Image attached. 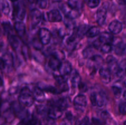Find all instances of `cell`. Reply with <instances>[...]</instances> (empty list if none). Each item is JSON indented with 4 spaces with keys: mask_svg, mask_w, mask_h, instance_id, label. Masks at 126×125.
<instances>
[{
    "mask_svg": "<svg viewBox=\"0 0 126 125\" xmlns=\"http://www.w3.org/2000/svg\"><path fill=\"white\" fill-rule=\"evenodd\" d=\"M47 15L48 21L50 22H59L62 20L61 13L57 9H53L49 11Z\"/></svg>",
    "mask_w": 126,
    "mask_h": 125,
    "instance_id": "15",
    "label": "cell"
},
{
    "mask_svg": "<svg viewBox=\"0 0 126 125\" xmlns=\"http://www.w3.org/2000/svg\"><path fill=\"white\" fill-rule=\"evenodd\" d=\"M9 41L11 46L14 50H16L20 47V39L14 34H11L9 36Z\"/></svg>",
    "mask_w": 126,
    "mask_h": 125,
    "instance_id": "26",
    "label": "cell"
},
{
    "mask_svg": "<svg viewBox=\"0 0 126 125\" xmlns=\"http://www.w3.org/2000/svg\"><path fill=\"white\" fill-rule=\"evenodd\" d=\"M54 1H57V2H59V1H62V0H54Z\"/></svg>",
    "mask_w": 126,
    "mask_h": 125,
    "instance_id": "47",
    "label": "cell"
},
{
    "mask_svg": "<svg viewBox=\"0 0 126 125\" xmlns=\"http://www.w3.org/2000/svg\"></svg>",
    "mask_w": 126,
    "mask_h": 125,
    "instance_id": "50",
    "label": "cell"
},
{
    "mask_svg": "<svg viewBox=\"0 0 126 125\" xmlns=\"http://www.w3.org/2000/svg\"><path fill=\"white\" fill-rule=\"evenodd\" d=\"M86 3L91 8H95L99 5L100 0H86Z\"/></svg>",
    "mask_w": 126,
    "mask_h": 125,
    "instance_id": "36",
    "label": "cell"
},
{
    "mask_svg": "<svg viewBox=\"0 0 126 125\" xmlns=\"http://www.w3.org/2000/svg\"><path fill=\"white\" fill-rule=\"evenodd\" d=\"M55 105L60 107L62 110H65L69 106V102L66 98H61L54 103Z\"/></svg>",
    "mask_w": 126,
    "mask_h": 125,
    "instance_id": "27",
    "label": "cell"
},
{
    "mask_svg": "<svg viewBox=\"0 0 126 125\" xmlns=\"http://www.w3.org/2000/svg\"><path fill=\"white\" fill-rule=\"evenodd\" d=\"M20 125H39V122L35 116H30L29 115L25 118L22 120Z\"/></svg>",
    "mask_w": 126,
    "mask_h": 125,
    "instance_id": "24",
    "label": "cell"
},
{
    "mask_svg": "<svg viewBox=\"0 0 126 125\" xmlns=\"http://www.w3.org/2000/svg\"><path fill=\"white\" fill-rule=\"evenodd\" d=\"M60 9L63 12V13L65 14L66 18H70V19H75L78 17L79 15V12L76 10L73 9L71 7L68 6V4H63L60 6Z\"/></svg>",
    "mask_w": 126,
    "mask_h": 125,
    "instance_id": "4",
    "label": "cell"
},
{
    "mask_svg": "<svg viewBox=\"0 0 126 125\" xmlns=\"http://www.w3.org/2000/svg\"><path fill=\"white\" fill-rule=\"evenodd\" d=\"M71 83L73 88H77L81 83V78L77 71H75L71 73Z\"/></svg>",
    "mask_w": 126,
    "mask_h": 125,
    "instance_id": "21",
    "label": "cell"
},
{
    "mask_svg": "<svg viewBox=\"0 0 126 125\" xmlns=\"http://www.w3.org/2000/svg\"><path fill=\"white\" fill-rule=\"evenodd\" d=\"M63 114V110H62L60 107L57 106L54 104H53L49 108L48 110L47 115L49 118L52 120H57L61 117Z\"/></svg>",
    "mask_w": 126,
    "mask_h": 125,
    "instance_id": "9",
    "label": "cell"
},
{
    "mask_svg": "<svg viewBox=\"0 0 126 125\" xmlns=\"http://www.w3.org/2000/svg\"><path fill=\"white\" fill-rule=\"evenodd\" d=\"M74 107L78 111L83 112L87 106V99L82 94L76 96L73 100Z\"/></svg>",
    "mask_w": 126,
    "mask_h": 125,
    "instance_id": "5",
    "label": "cell"
},
{
    "mask_svg": "<svg viewBox=\"0 0 126 125\" xmlns=\"http://www.w3.org/2000/svg\"><path fill=\"white\" fill-rule=\"evenodd\" d=\"M71 71H72V67H71V64L68 61H66L62 63L58 72H59V74L65 77L71 73Z\"/></svg>",
    "mask_w": 126,
    "mask_h": 125,
    "instance_id": "18",
    "label": "cell"
},
{
    "mask_svg": "<svg viewBox=\"0 0 126 125\" xmlns=\"http://www.w3.org/2000/svg\"><path fill=\"white\" fill-rule=\"evenodd\" d=\"M39 40L43 45H47L52 38V34L50 31L45 28H41L39 30Z\"/></svg>",
    "mask_w": 126,
    "mask_h": 125,
    "instance_id": "8",
    "label": "cell"
},
{
    "mask_svg": "<svg viewBox=\"0 0 126 125\" xmlns=\"http://www.w3.org/2000/svg\"><path fill=\"white\" fill-rule=\"evenodd\" d=\"M1 68L4 71H9L12 68L13 64V58L10 53H6L1 57Z\"/></svg>",
    "mask_w": 126,
    "mask_h": 125,
    "instance_id": "6",
    "label": "cell"
},
{
    "mask_svg": "<svg viewBox=\"0 0 126 125\" xmlns=\"http://www.w3.org/2000/svg\"><path fill=\"white\" fill-rule=\"evenodd\" d=\"M11 1H17V0H11Z\"/></svg>",
    "mask_w": 126,
    "mask_h": 125,
    "instance_id": "48",
    "label": "cell"
},
{
    "mask_svg": "<svg viewBox=\"0 0 126 125\" xmlns=\"http://www.w3.org/2000/svg\"><path fill=\"white\" fill-rule=\"evenodd\" d=\"M112 91H113L114 96L116 98H119L121 95L122 89L120 87H117V86H113L112 87Z\"/></svg>",
    "mask_w": 126,
    "mask_h": 125,
    "instance_id": "34",
    "label": "cell"
},
{
    "mask_svg": "<svg viewBox=\"0 0 126 125\" xmlns=\"http://www.w3.org/2000/svg\"><path fill=\"white\" fill-rule=\"evenodd\" d=\"M90 125L89 122L88 118H87V117L85 118L84 119L83 121H82V125Z\"/></svg>",
    "mask_w": 126,
    "mask_h": 125,
    "instance_id": "42",
    "label": "cell"
},
{
    "mask_svg": "<svg viewBox=\"0 0 126 125\" xmlns=\"http://www.w3.org/2000/svg\"><path fill=\"white\" fill-rule=\"evenodd\" d=\"M92 50H91V48L89 47V49H86V50L83 51V55L85 57L87 58L88 57V56H89V55H91V54H92Z\"/></svg>",
    "mask_w": 126,
    "mask_h": 125,
    "instance_id": "41",
    "label": "cell"
},
{
    "mask_svg": "<svg viewBox=\"0 0 126 125\" xmlns=\"http://www.w3.org/2000/svg\"><path fill=\"white\" fill-rule=\"evenodd\" d=\"M100 34V29L97 26H93L87 29L86 34L88 38H94Z\"/></svg>",
    "mask_w": 126,
    "mask_h": 125,
    "instance_id": "28",
    "label": "cell"
},
{
    "mask_svg": "<svg viewBox=\"0 0 126 125\" xmlns=\"http://www.w3.org/2000/svg\"><path fill=\"white\" fill-rule=\"evenodd\" d=\"M14 28L16 33L18 35V36L23 38L25 35V26L23 23L20 22H16L14 25Z\"/></svg>",
    "mask_w": 126,
    "mask_h": 125,
    "instance_id": "25",
    "label": "cell"
},
{
    "mask_svg": "<svg viewBox=\"0 0 126 125\" xmlns=\"http://www.w3.org/2000/svg\"><path fill=\"white\" fill-rule=\"evenodd\" d=\"M68 4L71 8L79 12L84 7V2L82 0H68Z\"/></svg>",
    "mask_w": 126,
    "mask_h": 125,
    "instance_id": "22",
    "label": "cell"
},
{
    "mask_svg": "<svg viewBox=\"0 0 126 125\" xmlns=\"http://www.w3.org/2000/svg\"><path fill=\"white\" fill-rule=\"evenodd\" d=\"M28 1H29L30 3H33V2H34V1H36V0H28Z\"/></svg>",
    "mask_w": 126,
    "mask_h": 125,
    "instance_id": "45",
    "label": "cell"
},
{
    "mask_svg": "<svg viewBox=\"0 0 126 125\" xmlns=\"http://www.w3.org/2000/svg\"><path fill=\"white\" fill-rule=\"evenodd\" d=\"M103 63V59L100 55H94L91 57L90 59L89 62V65L90 67L92 68H97L102 66Z\"/></svg>",
    "mask_w": 126,
    "mask_h": 125,
    "instance_id": "17",
    "label": "cell"
},
{
    "mask_svg": "<svg viewBox=\"0 0 126 125\" xmlns=\"http://www.w3.org/2000/svg\"><path fill=\"white\" fill-rule=\"evenodd\" d=\"M34 98L33 92L27 87L22 88L20 92L18 101L25 107H31L34 102Z\"/></svg>",
    "mask_w": 126,
    "mask_h": 125,
    "instance_id": "1",
    "label": "cell"
},
{
    "mask_svg": "<svg viewBox=\"0 0 126 125\" xmlns=\"http://www.w3.org/2000/svg\"><path fill=\"white\" fill-rule=\"evenodd\" d=\"M76 38L75 36L72 35L71 36L69 37L67 39H66V44H67L68 47H74L76 43Z\"/></svg>",
    "mask_w": 126,
    "mask_h": 125,
    "instance_id": "32",
    "label": "cell"
},
{
    "mask_svg": "<svg viewBox=\"0 0 126 125\" xmlns=\"http://www.w3.org/2000/svg\"><path fill=\"white\" fill-rule=\"evenodd\" d=\"M117 1H118V3L120 4H126V0H117Z\"/></svg>",
    "mask_w": 126,
    "mask_h": 125,
    "instance_id": "43",
    "label": "cell"
},
{
    "mask_svg": "<svg viewBox=\"0 0 126 125\" xmlns=\"http://www.w3.org/2000/svg\"><path fill=\"white\" fill-rule=\"evenodd\" d=\"M11 108L14 115L22 120L25 118L29 115L27 110L25 109L24 107L22 106V104H20V102L14 101L12 102Z\"/></svg>",
    "mask_w": 126,
    "mask_h": 125,
    "instance_id": "2",
    "label": "cell"
},
{
    "mask_svg": "<svg viewBox=\"0 0 126 125\" xmlns=\"http://www.w3.org/2000/svg\"><path fill=\"white\" fill-rule=\"evenodd\" d=\"M124 125H126V121L124 122Z\"/></svg>",
    "mask_w": 126,
    "mask_h": 125,
    "instance_id": "49",
    "label": "cell"
},
{
    "mask_svg": "<svg viewBox=\"0 0 126 125\" xmlns=\"http://www.w3.org/2000/svg\"><path fill=\"white\" fill-rule=\"evenodd\" d=\"M1 8L2 13L4 15H8L9 13L10 6L7 0H1Z\"/></svg>",
    "mask_w": 126,
    "mask_h": 125,
    "instance_id": "29",
    "label": "cell"
},
{
    "mask_svg": "<svg viewBox=\"0 0 126 125\" xmlns=\"http://www.w3.org/2000/svg\"><path fill=\"white\" fill-rule=\"evenodd\" d=\"M32 25L33 27L39 25L42 19V14L39 10L34 9L31 12Z\"/></svg>",
    "mask_w": 126,
    "mask_h": 125,
    "instance_id": "13",
    "label": "cell"
},
{
    "mask_svg": "<svg viewBox=\"0 0 126 125\" xmlns=\"http://www.w3.org/2000/svg\"><path fill=\"white\" fill-rule=\"evenodd\" d=\"M37 3L39 8L44 9L46 8L47 5V0H37Z\"/></svg>",
    "mask_w": 126,
    "mask_h": 125,
    "instance_id": "38",
    "label": "cell"
},
{
    "mask_svg": "<svg viewBox=\"0 0 126 125\" xmlns=\"http://www.w3.org/2000/svg\"><path fill=\"white\" fill-rule=\"evenodd\" d=\"M107 62L108 65V69L110 70L111 72H113L116 74L119 72L120 68L118 61L114 57L111 55L108 56L107 58Z\"/></svg>",
    "mask_w": 126,
    "mask_h": 125,
    "instance_id": "10",
    "label": "cell"
},
{
    "mask_svg": "<svg viewBox=\"0 0 126 125\" xmlns=\"http://www.w3.org/2000/svg\"><path fill=\"white\" fill-rule=\"evenodd\" d=\"M107 6L103 5L100 7L97 12L96 14V19L98 25L102 26L105 23L106 18H107Z\"/></svg>",
    "mask_w": 126,
    "mask_h": 125,
    "instance_id": "7",
    "label": "cell"
},
{
    "mask_svg": "<svg viewBox=\"0 0 126 125\" xmlns=\"http://www.w3.org/2000/svg\"><path fill=\"white\" fill-rule=\"evenodd\" d=\"M99 40H100L102 44H111L114 42V37L111 34L108 33H102L100 36Z\"/></svg>",
    "mask_w": 126,
    "mask_h": 125,
    "instance_id": "23",
    "label": "cell"
},
{
    "mask_svg": "<svg viewBox=\"0 0 126 125\" xmlns=\"http://www.w3.org/2000/svg\"><path fill=\"white\" fill-rule=\"evenodd\" d=\"M114 52L116 55L123 56L126 55V44L122 41L117 42L114 44Z\"/></svg>",
    "mask_w": 126,
    "mask_h": 125,
    "instance_id": "19",
    "label": "cell"
},
{
    "mask_svg": "<svg viewBox=\"0 0 126 125\" xmlns=\"http://www.w3.org/2000/svg\"><path fill=\"white\" fill-rule=\"evenodd\" d=\"M72 115L71 113H67L65 119L63 120L60 125H72Z\"/></svg>",
    "mask_w": 126,
    "mask_h": 125,
    "instance_id": "31",
    "label": "cell"
},
{
    "mask_svg": "<svg viewBox=\"0 0 126 125\" xmlns=\"http://www.w3.org/2000/svg\"><path fill=\"white\" fill-rule=\"evenodd\" d=\"M48 64H49V67L53 71H58L60 69V67L62 64V62H61V60L58 58L57 57H56L54 55H52L49 58Z\"/></svg>",
    "mask_w": 126,
    "mask_h": 125,
    "instance_id": "14",
    "label": "cell"
},
{
    "mask_svg": "<svg viewBox=\"0 0 126 125\" xmlns=\"http://www.w3.org/2000/svg\"><path fill=\"white\" fill-rule=\"evenodd\" d=\"M124 87L126 88V80H125L124 81Z\"/></svg>",
    "mask_w": 126,
    "mask_h": 125,
    "instance_id": "46",
    "label": "cell"
},
{
    "mask_svg": "<svg viewBox=\"0 0 126 125\" xmlns=\"http://www.w3.org/2000/svg\"><path fill=\"white\" fill-rule=\"evenodd\" d=\"M108 28L112 34H119L123 29V25L118 20H113L110 23Z\"/></svg>",
    "mask_w": 126,
    "mask_h": 125,
    "instance_id": "16",
    "label": "cell"
},
{
    "mask_svg": "<svg viewBox=\"0 0 126 125\" xmlns=\"http://www.w3.org/2000/svg\"><path fill=\"white\" fill-rule=\"evenodd\" d=\"M14 15L18 19L23 20L25 16V8L19 2L14 5Z\"/></svg>",
    "mask_w": 126,
    "mask_h": 125,
    "instance_id": "11",
    "label": "cell"
},
{
    "mask_svg": "<svg viewBox=\"0 0 126 125\" xmlns=\"http://www.w3.org/2000/svg\"><path fill=\"white\" fill-rule=\"evenodd\" d=\"M111 71L108 68H105L102 67L100 69L99 74L101 80L103 82V83L107 84L110 82L111 80Z\"/></svg>",
    "mask_w": 126,
    "mask_h": 125,
    "instance_id": "12",
    "label": "cell"
},
{
    "mask_svg": "<svg viewBox=\"0 0 126 125\" xmlns=\"http://www.w3.org/2000/svg\"><path fill=\"white\" fill-rule=\"evenodd\" d=\"M43 44H42V42H41V40H34V41L33 42V45L35 49L39 50L42 48V45Z\"/></svg>",
    "mask_w": 126,
    "mask_h": 125,
    "instance_id": "39",
    "label": "cell"
},
{
    "mask_svg": "<svg viewBox=\"0 0 126 125\" xmlns=\"http://www.w3.org/2000/svg\"><path fill=\"white\" fill-rule=\"evenodd\" d=\"M41 89H43V91L50 92V93H53V94H58V93H60V91L59 90V89L56 88L55 87H54L53 86L44 85Z\"/></svg>",
    "mask_w": 126,
    "mask_h": 125,
    "instance_id": "30",
    "label": "cell"
},
{
    "mask_svg": "<svg viewBox=\"0 0 126 125\" xmlns=\"http://www.w3.org/2000/svg\"><path fill=\"white\" fill-rule=\"evenodd\" d=\"M28 49L27 46H23L22 48V52L23 55L25 58H27L28 56Z\"/></svg>",
    "mask_w": 126,
    "mask_h": 125,
    "instance_id": "40",
    "label": "cell"
},
{
    "mask_svg": "<svg viewBox=\"0 0 126 125\" xmlns=\"http://www.w3.org/2000/svg\"><path fill=\"white\" fill-rule=\"evenodd\" d=\"M123 97H124V99L126 100V91H125L124 93V94H123Z\"/></svg>",
    "mask_w": 126,
    "mask_h": 125,
    "instance_id": "44",
    "label": "cell"
},
{
    "mask_svg": "<svg viewBox=\"0 0 126 125\" xmlns=\"http://www.w3.org/2000/svg\"><path fill=\"white\" fill-rule=\"evenodd\" d=\"M91 103L94 106L102 107L105 104V97L102 93H92L90 97Z\"/></svg>",
    "mask_w": 126,
    "mask_h": 125,
    "instance_id": "3",
    "label": "cell"
},
{
    "mask_svg": "<svg viewBox=\"0 0 126 125\" xmlns=\"http://www.w3.org/2000/svg\"><path fill=\"white\" fill-rule=\"evenodd\" d=\"M119 110L122 115H126V102H123L119 104Z\"/></svg>",
    "mask_w": 126,
    "mask_h": 125,
    "instance_id": "37",
    "label": "cell"
},
{
    "mask_svg": "<svg viewBox=\"0 0 126 125\" xmlns=\"http://www.w3.org/2000/svg\"><path fill=\"white\" fill-rule=\"evenodd\" d=\"M33 94L34 96V99L36 101L42 102L45 99V94L43 90L39 87H34L33 90Z\"/></svg>",
    "mask_w": 126,
    "mask_h": 125,
    "instance_id": "20",
    "label": "cell"
},
{
    "mask_svg": "<svg viewBox=\"0 0 126 125\" xmlns=\"http://www.w3.org/2000/svg\"><path fill=\"white\" fill-rule=\"evenodd\" d=\"M101 51L105 53H110L112 50V45L111 44H103L101 46Z\"/></svg>",
    "mask_w": 126,
    "mask_h": 125,
    "instance_id": "35",
    "label": "cell"
},
{
    "mask_svg": "<svg viewBox=\"0 0 126 125\" xmlns=\"http://www.w3.org/2000/svg\"><path fill=\"white\" fill-rule=\"evenodd\" d=\"M2 26H3V29L4 30L5 33L8 34L9 36L11 35V32H12V29L11 28V26L8 22H3L2 23Z\"/></svg>",
    "mask_w": 126,
    "mask_h": 125,
    "instance_id": "33",
    "label": "cell"
}]
</instances>
